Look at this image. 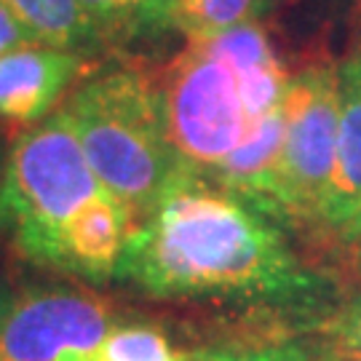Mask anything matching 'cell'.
I'll return each instance as SVG.
<instances>
[{
    "instance_id": "1",
    "label": "cell",
    "mask_w": 361,
    "mask_h": 361,
    "mask_svg": "<svg viewBox=\"0 0 361 361\" xmlns=\"http://www.w3.org/2000/svg\"><path fill=\"white\" fill-rule=\"evenodd\" d=\"M116 279L161 300L292 305L319 292L276 217L195 169L137 219Z\"/></svg>"
},
{
    "instance_id": "2",
    "label": "cell",
    "mask_w": 361,
    "mask_h": 361,
    "mask_svg": "<svg viewBox=\"0 0 361 361\" xmlns=\"http://www.w3.org/2000/svg\"><path fill=\"white\" fill-rule=\"evenodd\" d=\"M62 110L104 190L142 219L190 166L169 140L155 75L110 67L78 83Z\"/></svg>"
},
{
    "instance_id": "3",
    "label": "cell",
    "mask_w": 361,
    "mask_h": 361,
    "mask_svg": "<svg viewBox=\"0 0 361 361\" xmlns=\"http://www.w3.org/2000/svg\"><path fill=\"white\" fill-rule=\"evenodd\" d=\"M104 185L59 107L19 134L0 174V233L32 265L65 271V233Z\"/></svg>"
},
{
    "instance_id": "4",
    "label": "cell",
    "mask_w": 361,
    "mask_h": 361,
    "mask_svg": "<svg viewBox=\"0 0 361 361\" xmlns=\"http://www.w3.org/2000/svg\"><path fill=\"white\" fill-rule=\"evenodd\" d=\"M155 80L169 140L201 174L225 164L255 129L235 70L207 43H188Z\"/></svg>"
},
{
    "instance_id": "5",
    "label": "cell",
    "mask_w": 361,
    "mask_h": 361,
    "mask_svg": "<svg viewBox=\"0 0 361 361\" xmlns=\"http://www.w3.org/2000/svg\"><path fill=\"white\" fill-rule=\"evenodd\" d=\"M337 129V62L313 56L292 73L286 91L279 219L324 225V207L335 174Z\"/></svg>"
},
{
    "instance_id": "6",
    "label": "cell",
    "mask_w": 361,
    "mask_h": 361,
    "mask_svg": "<svg viewBox=\"0 0 361 361\" xmlns=\"http://www.w3.org/2000/svg\"><path fill=\"white\" fill-rule=\"evenodd\" d=\"M113 313L83 286H35L16 295L0 329V361H94Z\"/></svg>"
},
{
    "instance_id": "7",
    "label": "cell",
    "mask_w": 361,
    "mask_h": 361,
    "mask_svg": "<svg viewBox=\"0 0 361 361\" xmlns=\"http://www.w3.org/2000/svg\"><path fill=\"white\" fill-rule=\"evenodd\" d=\"M80 51L25 43L0 56V123L27 131L56 113L83 73Z\"/></svg>"
},
{
    "instance_id": "8",
    "label": "cell",
    "mask_w": 361,
    "mask_h": 361,
    "mask_svg": "<svg viewBox=\"0 0 361 361\" xmlns=\"http://www.w3.org/2000/svg\"><path fill=\"white\" fill-rule=\"evenodd\" d=\"M337 80L340 129L324 225L348 238L361 225V51H350L337 62Z\"/></svg>"
},
{
    "instance_id": "9",
    "label": "cell",
    "mask_w": 361,
    "mask_h": 361,
    "mask_svg": "<svg viewBox=\"0 0 361 361\" xmlns=\"http://www.w3.org/2000/svg\"><path fill=\"white\" fill-rule=\"evenodd\" d=\"M137 217L121 198L102 190L78 212L65 233V273L86 281L116 279Z\"/></svg>"
},
{
    "instance_id": "10",
    "label": "cell",
    "mask_w": 361,
    "mask_h": 361,
    "mask_svg": "<svg viewBox=\"0 0 361 361\" xmlns=\"http://www.w3.org/2000/svg\"><path fill=\"white\" fill-rule=\"evenodd\" d=\"M99 43H131L174 30V0H80Z\"/></svg>"
},
{
    "instance_id": "11",
    "label": "cell",
    "mask_w": 361,
    "mask_h": 361,
    "mask_svg": "<svg viewBox=\"0 0 361 361\" xmlns=\"http://www.w3.org/2000/svg\"><path fill=\"white\" fill-rule=\"evenodd\" d=\"M0 3L22 22V27L38 43L70 51H83L91 43H99L83 13L80 0H0Z\"/></svg>"
},
{
    "instance_id": "12",
    "label": "cell",
    "mask_w": 361,
    "mask_h": 361,
    "mask_svg": "<svg viewBox=\"0 0 361 361\" xmlns=\"http://www.w3.org/2000/svg\"><path fill=\"white\" fill-rule=\"evenodd\" d=\"M284 0H174V30L188 43L217 38L235 27L259 25Z\"/></svg>"
},
{
    "instance_id": "13",
    "label": "cell",
    "mask_w": 361,
    "mask_h": 361,
    "mask_svg": "<svg viewBox=\"0 0 361 361\" xmlns=\"http://www.w3.org/2000/svg\"><path fill=\"white\" fill-rule=\"evenodd\" d=\"M190 350H180L166 332L150 324L113 326L94 361H188Z\"/></svg>"
},
{
    "instance_id": "14",
    "label": "cell",
    "mask_w": 361,
    "mask_h": 361,
    "mask_svg": "<svg viewBox=\"0 0 361 361\" xmlns=\"http://www.w3.org/2000/svg\"><path fill=\"white\" fill-rule=\"evenodd\" d=\"M188 361H340L337 353L310 350L300 343H262V345H219L190 350Z\"/></svg>"
},
{
    "instance_id": "15",
    "label": "cell",
    "mask_w": 361,
    "mask_h": 361,
    "mask_svg": "<svg viewBox=\"0 0 361 361\" xmlns=\"http://www.w3.org/2000/svg\"><path fill=\"white\" fill-rule=\"evenodd\" d=\"M340 361H361V295L335 316L329 326Z\"/></svg>"
},
{
    "instance_id": "16",
    "label": "cell",
    "mask_w": 361,
    "mask_h": 361,
    "mask_svg": "<svg viewBox=\"0 0 361 361\" xmlns=\"http://www.w3.org/2000/svg\"><path fill=\"white\" fill-rule=\"evenodd\" d=\"M25 43H38V40H32V35L22 27V22L0 3V56L16 46H25Z\"/></svg>"
},
{
    "instance_id": "17",
    "label": "cell",
    "mask_w": 361,
    "mask_h": 361,
    "mask_svg": "<svg viewBox=\"0 0 361 361\" xmlns=\"http://www.w3.org/2000/svg\"><path fill=\"white\" fill-rule=\"evenodd\" d=\"M343 3H345V13H348L353 38H356V49L353 51H361V0H343Z\"/></svg>"
},
{
    "instance_id": "18",
    "label": "cell",
    "mask_w": 361,
    "mask_h": 361,
    "mask_svg": "<svg viewBox=\"0 0 361 361\" xmlns=\"http://www.w3.org/2000/svg\"><path fill=\"white\" fill-rule=\"evenodd\" d=\"M13 302H16V295H13L11 284L0 276V329H3V324H6V319H8Z\"/></svg>"
},
{
    "instance_id": "19",
    "label": "cell",
    "mask_w": 361,
    "mask_h": 361,
    "mask_svg": "<svg viewBox=\"0 0 361 361\" xmlns=\"http://www.w3.org/2000/svg\"><path fill=\"white\" fill-rule=\"evenodd\" d=\"M348 241H356V244H359V249H361V225H359V228H356L353 233H350Z\"/></svg>"
}]
</instances>
